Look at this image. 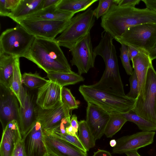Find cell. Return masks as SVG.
Here are the masks:
<instances>
[{"label":"cell","mask_w":156,"mask_h":156,"mask_svg":"<svg viewBox=\"0 0 156 156\" xmlns=\"http://www.w3.org/2000/svg\"><path fill=\"white\" fill-rule=\"evenodd\" d=\"M22 137L16 120L9 122L3 130L0 145V156H11L15 144Z\"/></svg>","instance_id":"obj_18"},{"label":"cell","mask_w":156,"mask_h":156,"mask_svg":"<svg viewBox=\"0 0 156 156\" xmlns=\"http://www.w3.org/2000/svg\"><path fill=\"white\" fill-rule=\"evenodd\" d=\"M48 81L49 80L41 77L37 73H25L22 75V84L31 89L39 88Z\"/></svg>","instance_id":"obj_29"},{"label":"cell","mask_w":156,"mask_h":156,"mask_svg":"<svg viewBox=\"0 0 156 156\" xmlns=\"http://www.w3.org/2000/svg\"><path fill=\"white\" fill-rule=\"evenodd\" d=\"M114 4L116 5L115 0H99L98 6L94 10V16L98 19L106 14Z\"/></svg>","instance_id":"obj_33"},{"label":"cell","mask_w":156,"mask_h":156,"mask_svg":"<svg viewBox=\"0 0 156 156\" xmlns=\"http://www.w3.org/2000/svg\"><path fill=\"white\" fill-rule=\"evenodd\" d=\"M127 156H141L137 152V150L127 151L125 153Z\"/></svg>","instance_id":"obj_45"},{"label":"cell","mask_w":156,"mask_h":156,"mask_svg":"<svg viewBox=\"0 0 156 156\" xmlns=\"http://www.w3.org/2000/svg\"><path fill=\"white\" fill-rule=\"evenodd\" d=\"M18 103L13 92L9 87L0 84V120L3 130L11 121L16 120L18 122Z\"/></svg>","instance_id":"obj_11"},{"label":"cell","mask_w":156,"mask_h":156,"mask_svg":"<svg viewBox=\"0 0 156 156\" xmlns=\"http://www.w3.org/2000/svg\"><path fill=\"white\" fill-rule=\"evenodd\" d=\"M156 72L152 65L148 69L132 110L138 115L156 124Z\"/></svg>","instance_id":"obj_4"},{"label":"cell","mask_w":156,"mask_h":156,"mask_svg":"<svg viewBox=\"0 0 156 156\" xmlns=\"http://www.w3.org/2000/svg\"><path fill=\"white\" fill-rule=\"evenodd\" d=\"M148 54L150 58L152 61L156 59V42Z\"/></svg>","instance_id":"obj_43"},{"label":"cell","mask_w":156,"mask_h":156,"mask_svg":"<svg viewBox=\"0 0 156 156\" xmlns=\"http://www.w3.org/2000/svg\"><path fill=\"white\" fill-rule=\"evenodd\" d=\"M75 14L58 9L56 5H54L42 9L21 20H67L72 19Z\"/></svg>","instance_id":"obj_19"},{"label":"cell","mask_w":156,"mask_h":156,"mask_svg":"<svg viewBox=\"0 0 156 156\" xmlns=\"http://www.w3.org/2000/svg\"><path fill=\"white\" fill-rule=\"evenodd\" d=\"M155 132L142 131L131 135L123 136L117 139L116 145L113 147L114 154H122L129 151L137 150L151 144Z\"/></svg>","instance_id":"obj_13"},{"label":"cell","mask_w":156,"mask_h":156,"mask_svg":"<svg viewBox=\"0 0 156 156\" xmlns=\"http://www.w3.org/2000/svg\"><path fill=\"white\" fill-rule=\"evenodd\" d=\"M47 77L49 80L55 82L62 87L75 84L84 80L81 75L73 71L70 73H50L47 74Z\"/></svg>","instance_id":"obj_23"},{"label":"cell","mask_w":156,"mask_h":156,"mask_svg":"<svg viewBox=\"0 0 156 156\" xmlns=\"http://www.w3.org/2000/svg\"><path fill=\"white\" fill-rule=\"evenodd\" d=\"M11 156H26L22 137H20L16 142Z\"/></svg>","instance_id":"obj_36"},{"label":"cell","mask_w":156,"mask_h":156,"mask_svg":"<svg viewBox=\"0 0 156 156\" xmlns=\"http://www.w3.org/2000/svg\"><path fill=\"white\" fill-rule=\"evenodd\" d=\"M95 17L94 10L89 8L70 20V23L55 40L60 46L70 50L80 40L89 33L94 26Z\"/></svg>","instance_id":"obj_5"},{"label":"cell","mask_w":156,"mask_h":156,"mask_svg":"<svg viewBox=\"0 0 156 156\" xmlns=\"http://www.w3.org/2000/svg\"><path fill=\"white\" fill-rule=\"evenodd\" d=\"M109 144L110 146L111 147H114L116 145V140L114 139L110 141Z\"/></svg>","instance_id":"obj_46"},{"label":"cell","mask_w":156,"mask_h":156,"mask_svg":"<svg viewBox=\"0 0 156 156\" xmlns=\"http://www.w3.org/2000/svg\"><path fill=\"white\" fill-rule=\"evenodd\" d=\"M71 20V19H70ZM67 20H21L16 22L35 37L54 40L62 33L69 24Z\"/></svg>","instance_id":"obj_8"},{"label":"cell","mask_w":156,"mask_h":156,"mask_svg":"<svg viewBox=\"0 0 156 156\" xmlns=\"http://www.w3.org/2000/svg\"><path fill=\"white\" fill-rule=\"evenodd\" d=\"M70 110L62 102L48 109H43L36 105L35 108L36 120L40 123L43 131H55L58 129L63 119L71 117Z\"/></svg>","instance_id":"obj_10"},{"label":"cell","mask_w":156,"mask_h":156,"mask_svg":"<svg viewBox=\"0 0 156 156\" xmlns=\"http://www.w3.org/2000/svg\"><path fill=\"white\" fill-rule=\"evenodd\" d=\"M146 8L156 12V0H142Z\"/></svg>","instance_id":"obj_39"},{"label":"cell","mask_w":156,"mask_h":156,"mask_svg":"<svg viewBox=\"0 0 156 156\" xmlns=\"http://www.w3.org/2000/svg\"><path fill=\"white\" fill-rule=\"evenodd\" d=\"M122 114L127 121L134 123L143 131H156V124L141 117L132 109Z\"/></svg>","instance_id":"obj_28"},{"label":"cell","mask_w":156,"mask_h":156,"mask_svg":"<svg viewBox=\"0 0 156 156\" xmlns=\"http://www.w3.org/2000/svg\"><path fill=\"white\" fill-rule=\"evenodd\" d=\"M127 46L130 60H132L134 58L137 56L142 50L131 45Z\"/></svg>","instance_id":"obj_38"},{"label":"cell","mask_w":156,"mask_h":156,"mask_svg":"<svg viewBox=\"0 0 156 156\" xmlns=\"http://www.w3.org/2000/svg\"><path fill=\"white\" fill-rule=\"evenodd\" d=\"M120 50V57L122 65L126 73L128 75L130 76L132 74L133 70L130 64L127 46L125 44H121Z\"/></svg>","instance_id":"obj_34"},{"label":"cell","mask_w":156,"mask_h":156,"mask_svg":"<svg viewBox=\"0 0 156 156\" xmlns=\"http://www.w3.org/2000/svg\"><path fill=\"white\" fill-rule=\"evenodd\" d=\"M66 133L73 136H78L74 129L72 126L70 125L66 128Z\"/></svg>","instance_id":"obj_44"},{"label":"cell","mask_w":156,"mask_h":156,"mask_svg":"<svg viewBox=\"0 0 156 156\" xmlns=\"http://www.w3.org/2000/svg\"><path fill=\"white\" fill-rule=\"evenodd\" d=\"M61 98L62 103L70 110L77 109L78 105L70 90L65 87L61 91Z\"/></svg>","instance_id":"obj_31"},{"label":"cell","mask_w":156,"mask_h":156,"mask_svg":"<svg viewBox=\"0 0 156 156\" xmlns=\"http://www.w3.org/2000/svg\"><path fill=\"white\" fill-rule=\"evenodd\" d=\"M86 121L96 140L104 134L110 113L96 105L87 103Z\"/></svg>","instance_id":"obj_15"},{"label":"cell","mask_w":156,"mask_h":156,"mask_svg":"<svg viewBox=\"0 0 156 156\" xmlns=\"http://www.w3.org/2000/svg\"><path fill=\"white\" fill-rule=\"evenodd\" d=\"M44 0H20L16 9L8 17L15 22L43 8Z\"/></svg>","instance_id":"obj_20"},{"label":"cell","mask_w":156,"mask_h":156,"mask_svg":"<svg viewBox=\"0 0 156 156\" xmlns=\"http://www.w3.org/2000/svg\"><path fill=\"white\" fill-rule=\"evenodd\" d=\"M40 123L36 121L22 137L26 156H48Z\"/></svg>","instance_id":"obj_12"},{"label":"cell","mask_w":156,"mask_h":156,"mask_svg":"<svg viewBox=\"0 0 156 156\" xmlns=\"http://www.w3.org/2000/svg\"><path fill=\"white\" fill-rule=\"evenodd\" d=\"M48 156H52V155H48Z\"/></svg>","instance_id":"obj_47"},{"label":"cell","mask_w":156,"mask_h":156,"mask_svg":"<svg viewBox=\"0 0 156 156\" xmlns=\"http://www.w3.org/2000/svg\"><path fill=\"white\" fill-rule=\"evenodd\" d=\"M114 39L121 44L131 45L149 54L156 42V23H145L133 26Z\"/></svg>","instance_id":"obj_7"},{"label":"cell","mask_w":156,"mask_h":156,"mask_svg":"<svg viewBox=\"0 0 156 156\" xmlns=\"http://www.w3.org/2000/svg\"><path fill=\"white\" fill-rule=\"evenodd\" d=\"M155 108H156V104H155Z\"/></svg>","instance_id":"obj_48"},{"label":"cell","mask_w":156,"mask_h":156,"mask_svg":"<svg viewBox=\"0 0 156 156\" xmlns=\"http://www.w3.org/2000/svg\"><path fill=\"white\" fill-rule=\"evenodd\" d=\"M72 56L70 63L75 66L78 74L87 73L94 67L96 56L93 48L90 33L83 37L70 50Z\"/></svg>","instance_id":"obj_9"},{"label":"cell","mask_w":156,"mask_h":156,"mask_svg":"<svg viewBox=\"0 0 156 156\" xmlns=\"http://www.w3.org/2000/svg\"><path fill=\"white\" fill-rule=\"evenodd\" d=\"M15 58L0 52V84L9 88V81L13 71Z\"/></svg>","instance_id":"obj_22"},{"label":"cell","mask_w":156,"mask_h":156,"mask_svg":"<svg viewBox=\"0 0 156 156\" xmlns=\"http://www.w3.org/2000/svg\"><path fill=\"white\" fill-rule=\"evenodd\" d=\"M79 90L87 103L94 104L109 113H126L133 109L135 100L113 91L80 85Z\"/></svg>","instance_id":"obj_3"},{"label":"cell","mask_w":156,"mask_h":156,"mask_svg":"<svg viewBox=\"0 0 156 156\" xmlns=\"http://www.w3.org/2000/svg\"><path fill=\"white\" fill-rule=\"evenodd\" d=\"M98 0H61L56 5L60 10L76 13L84 11Z\"/></svg>","instance_id":"obj_24"},{"label":"cell","mask_w":156,"mask_h":156,"mask_svg":"<svg viewBox=\"0 0 156 156\" xmlns=\"http://www.w3.org/2000/svg\"><path fill=\"white\" fill-rule=\"evenodd\" d=\"M129 80L130 90L129 92L126 95L129 98L136 100L138 95L139 89L137 77L134 70L130 75Z\"/></svg>","instance_id":"obj_35"},{"label":"cell","mask_w":156,"mask_h":156,"mask_svg":"<svg viewBox=\"0 0 156 156\" xmlns=\"http://www.w3.org/2000/svg\"><path fill=\"white\" fill-rule=\"evenodd\" d=\"M21 101L23 107L20 106L18 124L22 137L36 121L35 115L36 100L32 95L23 87Z\"/></svg>","instance_id":"obj_16"},{"label":"cell","mask_w":156,"mask_h":156,"mask_svg":"<svg viewBox=\"0 0 156 156\" xmlns=\"http://www.w3.org/2000/svg\"><path fill=\"white\" fill-rule=\"evenodd\" d=\"M78 130V138L87 151L94 147L96 140L86 120H82L79 122Z\"/></svg>","instance_id":"obj_27"},{"label":"cell","mask_w":156,"mask_h":156,"mask_svg":"<svg viewBox=\"0 0 156 156\" xmlns=\"http://www.w3.org/2000/svg\"><path fill=\"white\" fill-rule=\"evenodd\" d=\"M93 156H112L108 151L102 150H98L94 153Z\"/></svg>","instance_id":"obj_42"},{"label":"cell","mask_w":156,"mask_h":156,"mask_svg":"<svg viewBox=\"0 0 156 156\" xmlns=\"http://www.w3.org/2000/svg\"><path fill=\"white\" fill-rule=\"evenodd\" d=\"M131 61L133 67L137 77L140 90L145 80L148 68L152 65V61L148 53L142 50Z\"/></svg>","instance_id":"obj_21"},{"label":"cell","mask_w":156,"mask_h":156,"mask_svg":"<svg viewBox=\"0 0 156 156\" xmlns=\"http://www.w3.org/2000/svg\"><path fill=\"white\" fill-rule=\"evenodd\" d=\"M140 0H115L116 5L122 7H135Z\"/></svg>","instance_id":"obj_37"},{"label":"cell","mask_w":156,"mask_h":156,"mask_svg":"<svg viewBox=\"0 0 156 156\" xmlns=\"http://www.w3.org/2000/svg\"><path fill=\"white\" fill-rule=\"evenodd\" d=\"M148 23H156V12L147 8L112 5L101 17V25L114 39L121 36L129 28Z\"/></svg>","instance_id":"obj_1"},{"label":"cell","mask_w":156,"mask_h":156,"mask_svg":"<svg viewBox=\"0 0 156 156\" xmlns=\"http://www.w3.org/2000/svg\"><path fill=\"white\" fill-rule=\"evenodd\" d=\"M24 57L35 63L47 74L72 72L60 46L55 39L35 37Z\"/></svg>","instance_id":"obj_2"},{"label":"cell","mask_w":156,"mask_h":156,"mask_svg":"<svg viewBox=\"0 0 156 156\" xmlns=\"http://www.w3.org/2000/svg\"><path fill=\"white\" fill-rule=\"evenodd\" d=\"M20 58L15 57L12 74L9 83V88L13 92L17 97L20 106L23 107L21 101V93L23 87L20 65Z\"/></svg>","instance_id":"obj_25"},{"label":"cell","mask_w":156,"mask_h":156,"mask_svg":"<svg viewBox=\"0 0 156 156\" xmlns=\"http://www.w3.org/2000/svg\"><path fill=\"white\" fill-rule=\"evenodd\" d=\"M61 0H44L43 8L44 9L52 6L56 5Z\"/></svg>","instance_id":"obj_41"},{"label":"cell","mask_w":156,"mask_h":156,"mask_svg":"<svg viewBox=\"0 0 156 156\" xmlns=\"http://www.w3.org/2000/svg\"><path fill=\"white\" fill-rule=\"evenodd\" d=\"M44 132L66 141L75 146L84 152L87 153V151L79 140L78 136H73L66 133L62 134L56 131Z\"/></svg>","instance_id":"obj_30"},{"label":"cell","mask_w":156,"mask_h":156,"mask_svg":"<svg viewBox=\"0 0 156 156\" xmlns=\"http://www.w3.org/2000/svg\"><path fill=\"white\" fill-rule=\"evenodd\" d=\"M20 0H0V15L8 16L16 9Z\"/></svg>","instance_id":"obj_32"},{"label":"cell","mask_w":156,"mask_h":156,"mask_svg":"<svg viewBox=\"0 0 156 156\" xmlns=\"http://www.w3.org/2000/svg\"><path fill=\"white\" fill-rule=\"evenodd\" d=\"M62 88L55 82L49 80L45 84L38 88L36 99V105L43 109H48L62 102Z\"/></svg>","instance_id":"obj_17"},{"label":"cell","mask_w":156,"mask_h":156,"mask_svg":"<svg viewBox=\"0 0 156 156\" xmlns=\"http://www.w3.org/2000/svg\"><path fill=\"white\" fill-rule=\"evenodd\" d=\"M109 119L106 126L104 134L107 137L111 138L119 131L127 121L122 114L118 113L110 114Z\"/></svg>","instance_id":"obj_26"},{"label":"cell","mask_w":156,"mask_h":156,"mask_svg":"<svg viewBox=\"0 0 156 156\" xmlns=\"http://www.w3.org/2000/svg\"><path fill=\"white\" fill-rule=\"evenodd\" d=\"M70 125L74 129L76 133L77 134L79 122L78 121L77 116L75 114H74L71 117Z\"/></svg>","instance_id":"obj_40"},{"label":"cell","mask_w":156,"mask_h":156,"mask_svg":"<svg viewBox=\"0 0 156 156\" xmlns=\"http://www.w3.org/2000/svg\"><path fill=\"white\" fill-rule=\"evenodd\" d=\"M43 136L49 155L54 156H87V153L66 141L44 131Z\"/></svg>","instance_id":"obj_14"},{"label":"cell","mask_w":156,"mask_h":156,"mask_svg":"<svg viewBox=\"0 0 156 156\" xmlns=\"http://www.w3.org/2000/svg\"><path fill=\"white\" fill-rule=\"evenodd\" d=\"M35 37L18 24L7 29L0 36V52L15 57H24Z\"/></svg>","instance_id":"obj_6"}]
</instances>
